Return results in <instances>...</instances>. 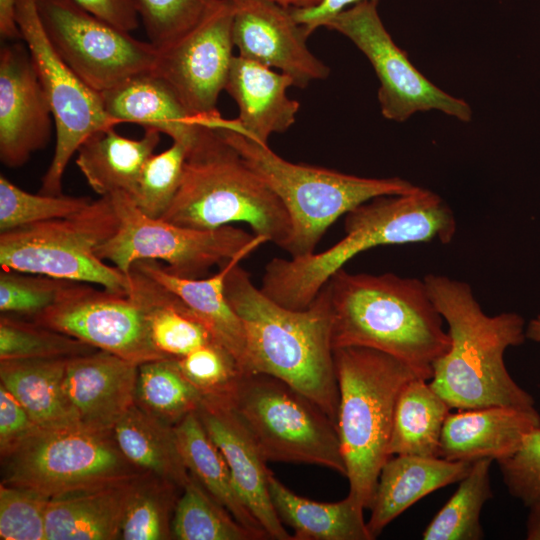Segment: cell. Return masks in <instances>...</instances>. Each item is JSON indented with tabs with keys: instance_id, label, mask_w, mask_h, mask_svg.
<instances>
[{
	"instance_id": "cell-1",
	"label": "cell",
	"mask_w": 540,
	"mask_h": 540,
	"mask_svg": "<svg viewBox=\"0 0 540 540\" xmlns=\"http://www.w3.org/2000/svg\"><path fill=\"white\" fill-rule=\"evenodd\" d=\"M225 295L244 328L243 373H263L286 382L336 423L339 389L327 283L308 307L293 310L265 295L237 264L226 276Z\"/></svg>"
},
{
	"instance_id": "cell-2",
	"label": "cell",
	"mask_w": 540,
	"mask_h": 540,
	"mask_svg": "<svg viewBox=\"0 0 540 540\" xmlns=\"http://www.w3.org/2000/svg\"><path fill=\"white\" fill-rule=\"evenodd\" d=\"M327 286L334 349L379 350L405 363L418 377L431 379L433 364L449 350L451 338L424 279L353 274L342 268Z\"/></svg>"
},
{
	"instance_id": "cell-3",
	"label": "cell",
	"mask_w": 540,
	"mask_h": 540,
	"mask_svg": "<svg viewBox=\"0 0 540 540\" xmlns=\"http://www.w3.org/2000/svg\"><path fill=\"white\" fill-rule=\"evenodd\" d=\"M423 279L451 338L449 350L433 364V390L458 410L535 407L534 398L512 379L504 362L506 349L526 339L523 317L514 312L487 315L463 281L437 274Z\"/></svg>"
},
{
	"instance_id": "cell-4",
	"label": "cell",
	"mask_w": 540,
	"mask_h": 540,
	"mask_svg": "<svg viewBox=\"0 0 540 540\" xmlns=\"http://www.w3.org/2000/svg\"><path fill=\"white\" fill-rule=\"evenodd\" d=\"M451 208L436 193L417 186L404 194L382 195L346 214L345 236L323 252L273 258L262 277V292L293 310L308 307L328 280L356 255L378 246L438 240L456 233Z\"/></svg>"
},
{
	"instance_id": "cell-5",
	"label": "cell",
	"mask_w": 540,
	"mask_h": 540,
	"mask_svg": "<svg viewBox=\"0 0 540 540\" xmlns=\"http://www.w3.org/2000/svg\"><path fill=\"white\" fill-rule=\"evenodd\" d=\"M161 219L194 229L243 222L255 235L287 250L289 213L275 192L225 141L204 126L188 149L179 189Z\"/></svg>"
},
{
	"instance_id": "cell-6",
	"label": "cell",
	"mask_w": 540,
	"mask_h": 540,
	"mask_svg": "<svg viewBox=\"0 0 540 540\" xmlns=\"http://www.w3.org/2000/svg\"><path fill=\"white\" fill-rule=\"evenodd\" d=\"M339 389L337 430L349 482L348 496L369 509L389 442L398 397L414 377L397 358L366 347L334 349Z\"/></svg>"
},
{
	"instance_id": "cell-7",
	"label": "cell",
	"mask_w": 540,
	"mask_h": 540,
	"mask_svg": "<svg viewBox=\"0 0 540 540\" xmlns=\"http://www.w3.org/2000/svg\"><path fill=\"white\" fill-rule=\"evenodd\" d=\"M266 182L286 207L291 257L314 253L327 229L342 215L382 195L404 194L417 186L400 177L368 178L339 171L292 163L236 131L216 129Z\"/></svg>"
},
{
	"instance_id": "cell-8",
	"label": "cell",
	"mask_w": 540,
	"mask_h": 540,
	"mask_svg": "<svg viewBox=\"0 0 540 540\" xmlns=\"http://www.w3.org/2000/svg\"><path fill=\"white\" fill-rule=\"evenodd\" d=\"M223 395L266 462L317 465L346 476L337 425L306 395L263 373H240Z\"/></svg>"
},
{
	"instance_id": "cell-9",
	"label": "cell",
	"mask_w": 540,
	"mask_h": 540,
	"mask_svg": "<svg viewBox=\"0 0 540 540\" xmlns=\"http://www.w3.org/2000/svg\"><path fill=\"white\" fill-rule=\"evenodd\" d=\"M118 225L110 196H100L71 216L0 232V267L127 292V274L96 253Z\"/></svg>"
},
{
	"instance_id": "cell-10",
	"label": "cell",
	"mask_w": 540,
	"mask_h": 540,
	"mask_svg": "<svg viewBox=\"0 0 540 540\" xmlns=\"http://www.w3.org/2000/svg\"><path fill=\"white\" fill-rule=\"evenodd\" d=\"M109 196L119 225L96 253L125 274L137 261L154 260L165 262V268L178 277L202 278L212 267L268 242L231 225L205 230L152 218L141 212L128 194Z\"/></svg>"
},
{
	"instance_id": "cell-11",
	"label": "cell",
	"mask_w": 540,
	"mask_h": 540,
	"mask_svg": "<svg viewBox=\"0 0 540 540\" xmlns=\"http://www.w3.org/2000/svg\"><path fill=\"white\" fill-rule=\"evenodd\" d=\"M2 459V483L49 497L122 479L138 470L121 453L112 432L82 427L41 428Z\"/></svg>"
},
{
	"instance_id": "cell-12",
	"label": "cell",
	"mask_w": 540,
	"mask_h": 540,
	"mask_svg": "<svg viewBox=\"0 0 540 540\" xmlns=\"http://www.w3.org/2000/svg\"><path fill=\"white\" fill-rule=\"evenodd\" d=\"M16 22L49 101L56 131L55 151L39 193L60 195L65 169L84 140L118 124L107 114L101 93L87 85L51 45L36 0H17Z\"/></svg>"
},
{
	"instance_id": "cell-13",
	"label": "cell",
	"mask_w": 540,
	"mask_h": 540,
	"mask_svg": "<svg viewBox=\"0 0 540 540\" xmlns=\"http://www.w3.org/2000/svg\"><path fill=\"white\" fill-rule=\"evenodd\" d=\"M378 0L351 6L324 27L348 38L369 60L379 80L382 116L404 122L418 112L438 111L460 122L472 120L471 106L425 77L393 40L378 13Z\"/></svg>"
},
{
	"instance_id": "cell-14",
	"label": "cell",
	"mask_w": 540,
	"mask_h": 540,
	"mask_svg": "<svg viewBox=\"0 0 540 540\" xmlns=\"http://www.w3.org/2000/svg\"><path fill=\"white\" fill-rule=\"evenodd\" d=\"M42 27L65 63L102 93L153 71L158 49L91 14L74 0H36Z\"/></svg>"
},
{
	"instance_id": "cell-15",
	"label": "cell",
	"mask_w": 540,
	"mask_h": 540,
	"mask_svg": "<svg viewBox=\"0 0 540 540\" xmlns=\"http://www.w3.org/2000/svg\"><path fill=\"white\" fill-rule=\"evenodd\" d=\"M32 321L138 364L166 358L153 346L141 306L128 292L70 281Z\"/></svg>"
},
{
	"instance_id": "cell-16",
	"label": "cell",
	"mask_w": 540,
	"mask_h": 540,
	"mask_svg": "<svg viewBox=\"0 0 540 540\" xmlns=\"http://www.w3.org/2000/svg\"><path fill=\"white\" fill-rule=\"evenodd\" d=\"M232 21L231 0H211L190 30L158 49L153 72L194 116L219 113L216 104L234 57Z\"/></svg>"
},
{
	"instance_id": "cell-17",
	"label": "cell",
	"mask_w": 540,
	"mask_h": 540,
	"mask_svg": "<svg viewBox=\"0 0 540 540\" xmlns=\"http://www.w3.org/2000/svg\"><path fill=\"white\" fill-rule=\"evenodd\" d=\"M231 2L232 39L239 56L280 70L299 88L328 77L329 67L307 47L308 36L291 8L272 0Z\"/></svg>"
},
{
	"instance_id": "cell-18",
	"label": "cell",
	"mask_w": 540,
	"mask_h": 540,
	"mask_svg": "<svg viewBox=\"0 0 540 540\" xmlns=\"http://www.w3.org/2000/svg\"><path fill=\"white\" fill-rule=\"evenodd\" d=\"M54 118L27 45L10 43L0 51V160L23 166L47 146Z\"/></svg>"
},
{
	"instance_id": "cell-19",
	"label": "cell",
	"mask_w": 540,
	"mask_h": 540,
	"mask_svg": "<svg viewBox=\"0 0 540 540\" xmlns=\"http://www.w3.org/2000/svg\"><path fill=\"white\" fill-rule=\"evenodd\" d=\"M195 412L224 456L241 498L268 538L293 540L272 504L266 461L227 398L223 394L204 395Z\"/></svg>"
},
{
	"instance_id": "cell-20",
	"label": "cell",
	"mask_w": 540,
	"mask_h": 540,
	"mask_svg": "<svg viewBox=\"0 0 540 540\" xmlns=\"http://www.w3.org/2000/svg\"><path fill=\"white\" fill-rule=\"evenodd\" d=\"M139 364L99 350L68 358L64 385L80 427L112 432L136 403Z\"/></svg>"
},
{
	"instance_id": "cell-21",
	"label": "cell",
	"mask_w": 540,
	"mask_h": 540,
	"mask_svg": "<svg viewBox=\"0 0 540 540\" xmlns=\"http://www.w3.org/2000/svg\"><path fill=\"white\" fill-rule=\"evenodd\" d=\"M291 86L294 82L288 75L234 55L224 90L237 104L239 115L225 118L221 128L268 145L272 134L286 132L296 121L300 104L288 97Z\"/></svg>"
},
{
	"instance_id": "cell-22",
	"label": "cell",
	"mask_w": 540,
	"mask_h": 540,
	"mask_svg": "<svg viewBox=\"0 0 540 540\" xmlns=\"http://www.w3.org/2000/svg\"><path fill=\"white\" fill-rule=\"evenodd\" d=\"M540 429L533 408L489 406L449 413L440 438V457L450 461L497 462L513 455L524 439Z\"/></svg>"
},
{
	"instance_id": "cell-23",
	"label": "cell",
	"mask_w": 540,
	"mask_h": 540,
	"mask_svg": "<svg viewBox=\"0 0 540 540\" xmlns=\"http://www.w3.org/2000/svg\"><path fill=\"white\" fill-rule=\"evenodd\" d=\"M143 476L136 473L51 497L46 510L47 540L121 538L125 512Z\"/></svg>"
},
{
	"instance_id": "cell-24",
	"label": "cell",
	"mask_w": 540,
	"mask_h": 540,
	"mask_svg": "<svg viewBox=\"0 0 540 540\" xmlns=\"http://www.w3.org/2000/svg\"><path fill=\"white\" fill-rule=\"evenodd\" d=\"M101 96L107 114L117 124L128 122L145 130H156L188 149L211 117L191 114L171 87L153 71L135 75L102 92Z\"/></svg>"
},
{
	"instance_id": "cell-25",
	"label": "cell",
	"mask_w": 540,
	"mask_h": 540,
	"mask_svg": "<svg viewBox=\"0 0 540 540\" xmlns=\"http://www.w3.org/2000/svg\"><path fill=\"white\" fill-rule=\"evenodd\" d=\"M472 463L442 457L391 456L380 471L369 508L367 528L371 537L379 536L390 522L421 498L460 481Z\"/></svg>"
},
{
	"instance_id": "cell-26",
	"label": "cell",
	"mask_w": 540,
	"mask_h": 540,
	"mask_svg": "<svg viewBox=\"0 0 540 540\" xmlns=\"http://www.w3.org/2000/svg\"><path fill=\"white\" fill-rule=\"evenodd\" d=\"M251 253L245 251L225 262L208 278L178 277L154 260L133 264L177 294L206 324L214 340L234 357L242 373L246 355L245 333L225 295V279L230 270Z\"/></svg>"
},
{
	"instance_id": "cell-27",
	"label": "cell",
	"mask_w": 540,
	"mask_h": 540,
	"mask_svg": "<svg viewBox=\"0 0 540 540\" xmlns=\"http://www.w3.org/2000/svg\"><path fill=\"white\" fill-rule=\"evenodd\" d=\"M127 277V292L143 309L152 344L161 355L181 358L215 341L206 324L177 294L136 265Z\"/></svg>"
},
{
	"instance_id": "cell-28",
	"label": "cell",
	"mask_w": 540,
	"mask_h": 540,
	"mask_svg": "<svg viewBox=\"0 0 540 540\" xmlns=\"http://www.w3.org/2000/svg\"><path fill=\"white\" fill-rule=\"evenodd\" d=\"M115 126L99 129L77 150L76 164L89 186L100 196L132 193L140 172L160 142V132L145 130L140 139L119 135Z\"/></svg>"
},
{
	"instance_id": "cell-29",
	"label": "cell",
	"mask_w": 540,
	"mask_h": 540,
	"mask_svg": "<svg viewBox=\"0 0 540 540\" xmlns=\"http://www.w3.org/2000/svg\"><path fill=\"white\" fill-rule=\"evenodd\" d=\"M67 361L68 358L0 360L1 384L42 429L80 427L64 385Z\"/></svg>"
},
{
	"instance_id": "cell-30",
	"label": "cell",
	"mask_w": 540,
	"mask_h": 540,
	"mask_svg": "<svg viewBox=\"0 0 540 540\" xmlns=\"http://www.w3.org/2000/svg\"><path fill=\"white\" fill-rule=\"evenodd\" d=\"M268 489L283 524L294 530L293 540H372L364 509L349 496L339 502L313 501L297 495L270 471Z\"/></svg>"
},
{
	"instance_id": "cell-31",
	"label": "cell",
	"mask_w": 540,
	"mask_h": 540,
	"mask_svg": "<svg viewBox=\"0 0 540 540\" xmlns=\"http://www.w3.org/2000/svg\"><path fill=\"white\" fill-rule=\"evenodd\" d=\"M112 435L121 453L139 471L181 490L189 481L190 473L180 455L174 425L135 403L115 424Z\"/></svg>"
},
{
	"instance_id": "cell-32",
	"label": "cell",
	"mask_w": 540,
	"mask_h": 540,
	"mask_svg": "<svg viewBox=\"0 0 540 540\" xmlns=\"http://www.w3.org/2000/svg\"><path fill=\"white\" fill-rule=\"evenodd\" d=\"M177 446L190 473L206 491L260 540L268 539L262 526L241 498L219 448L203 427L196 412L174 425Z\"/></svg>"
},
{
	"instance_id": "cell-33",
	"label": "cell",
	"mask_w": 540,
	"mask_h": 540,
	"mask_svg": "<svg viewBox=\"0 0 540 540\" xmlns=\"http://www.w3.org/2000/svg\"><path fill=\"white\" fill-rule=\"evenodd\" d=\"M450 407L420 377L402 389L394 412L389 455L440 457L442 428Z\"/></svg>"
},
{
	"instance_id": "cell-34",
	"label": "cell",
	"mask_w": 540,
	"mask_h": 540,
	"mask_svg": "<svg viewBox=\"0 0 540 540\" xmlns=\"http://www.w3.org/2000/svg\"><path fill=\"white\" fill-rule=\"evenodd\" d=\"M492 459L472 463L460 480L456 492L425 528L424 540H480L484 533L480 523L485 502L493 497L490 484Z\"/></svg>"
},
{
	"instance_id": "cell-35",
	"label": "cell",
	"mask_w": 540,
	"mask_h": 540,
	"mask_svg": "<svg viewBox=\"0 0 540 540\" xmlns=\"http://www.w3.org/2000/svg\"><path fill=\"white\" fill-rule=\"evenodd\" d=\"M203 396L182 373L175 358L139 364L136 404L161 420L175 425L197 410Z\"/></svg>"
},
{
	"instance_id": "cell-36",
	"label": "cell",
	"mask_w": 540,
	"mask_h": 540,
	"mask_svg": "<svg viewBox=\"0 0 540 540\" xmlns=\"http://www.w3.org/2000/svg\"><path fill=\"white\" fill-rule=\"evenodd\" d=\"M178 540H260L192 476L177 499L171 521Z\"/></svg>"
},
{
	"instance_id": "cell-37",
	"label": "cell",
	"mask_w": 540,
	"mask_h": 540,
	"mask_svg": "<svg viewBox=\"0 0 540 540\" xmlns=\"http://www.w3.org/2000/svg\"><path fill=\"white\" fill-rule=\"evenodd\" d=\"M94 350L78 339L34 321L1 316L0 360L69 358Z\"/></svg>"
},
{
	"instance_id": "cell-38",
	"label": "cell",
	"mask_w": 540,
	"mask_h": 540,
	"mask_svg": "<svg viewBox=\"0 0 540 540\" xmlns=\"http://www.w3.org/2000/svg\"><path fill=\"white\" fill-rule=\"evenodd\" d=\"M144 474L125 512L121 539L125 540H166L172 538L171 511L177 500L174 490L177 486L160 478L148 481Z\"/></svg>"
},
{
	"instance_id": "cell-39",
	"label": "cell",
	"mask_w": 540,
	"mask_h": 540,
	"mask_svg": "<svg viewBox=\"0 0 540 540\" xmlns=\"http://www.w3.org/2000/svg\"><path fill=\"white\" fill-rule=\"evenodd\" d=\"M93 201L88 196L32 194L0 176V232L71 216Z\"/></svg>"
},
{
	"instance_id": "cell-40",
	"label": "cell",
	"mask_w": 540,
	"mask_h": 540,
	"mask_svg": "<svg viewBox=\"0 0 540 540\" xmlns=\"http://www.w3.org/2000/svg\"><path fill=\"white\" fill-rule=\"evenodd\" d=\"M188 147L179 142L152 154L145 162L129 195L141 212L161 218L171 205L181 183Z\"/></svg>"
},
{
	"instance_id": "cell-41",
	"label": "cell",
	"mask_w": 540,
	"mask_h": 540,
	"mask_svg": "<svg viewBox=\"0 0 540 540\" xmlns=\"http://www.w3.org/2000/svg\"><path fill=\"white\" fill-rule=\"evenodd\" d=\"M50 498L33 489L1 483L0 539L47 540L46 510Z\"/></svg>"
},
{
	"instance_id": "cell-42",
	"label": "cell",
	"mask_w": 540,
	"mask_h": 540,
	"mask_svg": "<svg viewBox=\"0 0 540 540\" xmlns=\"http://www.w3.org/2000/svg\"><path fill=\"white\" fill-rule=\"evenodd\" d=\"M211 0H135L149 42L162 49L190 30Z\"/></svg>"
},
{
	"instance_id": "cell-43",
	"label": "cell",
	"mask_w": 540,
	"mask_h": 540,
	"mask_svg": "<svg viewBox=\"0 0 540 540\" xmlns=\"http://www.w3.org/2000/svg\"><path fill=\"white\" fill-rule=\"evenodd\" d=\"M70 280L14 270L0 271V311L30 318L53 305Z\"/></svg>"
},
{
	"instance_id": "cell-44",
	"label": "cell",
	"mask_w": 540,
	"mask_h": 540,
	"mask_svg": "<svg viewBox=\"0 0 540 540\" xmlns=\"http://www.w3.org/2000/svg\"><path fill=\"white\" fill-rule=\"evenodd\" d=\"M176 360L182 373L203 395L225 393L242 373L234 357L215 341Z\"/></svg>"
},
{
	"instance_id": "cell-45",
	"label": "cell",
	"mask_w": 540,
	"mask_h": 540,
	"mask_svg": "<svg viewBox=\"0 0 540 540\" xmlns=\"http://www.w3.org/2000/svg\"><path fill=\"white\" fill-rule=\"evenodd\" d=\"M498 464L514 498L527 507L540 503V429L530 433L513 455Z\"/></svg>"
},
{
	"instance_id": "cell-46",
	"label": "cell",
	"mask_w": 540,
	"mask_h": 540,
	"mask_svg": "<svg viewBox=\"0 0 540 540\" xmlns=\"http://www.w3.org/2000/svg\"><path fill=\"white\" fill-rule=\"evenodd\" d=\"M41 429L21 403L0 385V450L1 457Z\"/></svg>"
},
{
	"instance_id": "cell-47",
	"label": "cell",
	"mask_w": 540,
	"mask_h": 540,
	"mask_svg": "<svg viewBox=\"0 0 540 540\" xmlns=\"http://www.w3.org/2000/svg\"><path fill=\"white\" fill-rule=\"evenodd\" d=\"M96 17L130 32L138 26V9L135 0H74Z\"/></svg>"
},
{
	"instance_id": "cell-48",
	"label": "cell",
	"mask_w": 540,
	"mask_h": 540,
	"mask_svg": "<svg viewBox=\"0 0 540 540\" xmlns=\"http://www.w3.org/2000/svg\"><path fill=\"white\" fill-rule=\"evenodd\" d=\"M368 0H322L319 4L307 8H291L297 23L303 26L307 36L324 25L343 10Z\"/></svg>"
},
{
	"instance_id": "cell-49",
	"label": "cell",
	"mask_w": 540,
	"mask_h": 540,
	"mask_svg": "<svg viewBox=\"0 0 540 540\" xmlns=\"http://www.w3.org/2000/svg\"><path fill=\"white\" fill-rule=\"evenodd\" d=\"M17 0H0V35L4 39L21 38L16 22Z\"/></svg>"
},
{
	"instance_id": "cell-50",
	"label": "cell",
	"mask_w": 540,
	"mask_h": 540,
	"mask_svg": "<svg viewBox=\"0 0 540 540\" xmlns=\"http://www.w3.org/2000/svg\"><path fill=\"white\" fill-rule=\"evenodd\" d=\"M529 509L526 521V538L540 540V503L530 506Z\"/></svg>"
},
{
	"instance_id": "cell-51",
	"label": "cell",
	"mask_w": 540,
	"mask_h": 540,
	"mask_svg": "<svg viewBox=\"0 0 540 540\" xmlns=\"http://www.w3.org/2000/svg\"><path fill=\"white\" fill-rule=\"evenodd\" d=\"M527 339L540 343V314L533 318L525 328Z\"/></svg>"
},
{
	"instance_id": "cell-52",
	"label": "cell",
	"mask_w": 540,
	"mask_h": 540,
	"mask_svg": "<svg viewBox=\"0 0 540 540\" xmlns=\"http://www.w3.org/2000/svg\"><path fill=\"white\" fill-rule=\"evenodd\" d=\"M287 8H307L319 4L322 0H272Z\"/></svg>"
}]
</instances>
